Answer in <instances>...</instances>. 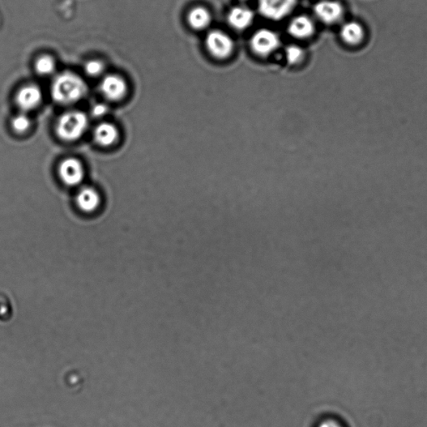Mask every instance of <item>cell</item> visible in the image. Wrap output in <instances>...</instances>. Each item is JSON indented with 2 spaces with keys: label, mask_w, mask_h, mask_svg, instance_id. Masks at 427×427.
I'll list each match as a JSON object with an SVG mask.
<instances>
[{
  "label": "cell",
  "mask_w": 427,
  "mask_h": 427,
  "mask_svg": "<svg viewBox=\"0 0 427 427\" xmlns=\"http://www.w3.org/2000/svg\"><path fill=\"white\" fill-rule=\"evenodd\" d=\"M87 85L79 75L66 72L54 79L51 95L59 104L71 105L82 100L87 95Z\"/></svg>",
  "instance_id": "obj_1"
},
{
  "label": "cell",
  "mask_w": 427,
  "mask_h": 427,
  "mask_svg": "<svg viewBox=\"0 0 427 427\" xmlns=\"http://www.w3.org/2000/svg\"><path fill=\"white\" fill-rule=\"evenodd\" d=\"M89 126L87 115L81 111L72 110L63 114L57 123V133L66 142H75L82 136Z\"/></svg>",
  "instance_id": "obj_2"
},
{
  "label": "cell",
  "mask_w": 427,
  "mask_h": 427,
  "mask_svg": "<svg viewBox=\"0 0 427 427\" xmlns=\"http://www.w3.org/2000/svg\"><path fill=\"white\" fill-rule=\"evenodd\" d=\"M204 45L211 57L217 61H225L232 57L236 49L233 38L220 29H213L207 33Z\"/></svg>",
  "instance_id": "obj_3"
},
{
  "label": "cell",
  "mask_w": 427,
  "mask_h": 427,
  "mask_svg": "<svg viewBox=\"0 0 427 427\" xmlns=\"http://www.w3.org/2000/svg\"><path fill=\"white\" fill-rule=\"evenodd\" d=\"M281 41L278 33L269 29H260L256 31L250 40V48L252 52L259 57H270L279 50Z\"/></svg>",
  "instance_id": "obj_4"
},
{
  "label": "cell",
  "mask_w": 427,
  "mask_h": 427,
  "mask_svg": "<svg viewBox=\"0 0 427 427\" xmlns=\"http://www.w3.org/2000/svg\"><path fill=\"white\" fill-rule=\"evenodd\" d=\"M297 3L298 0H258V11L264 18L278 22L292 14Z\"/></svg>",
  "instance_id": "obj_5"
},
{
  "label": "cell",
  "mask_w": 427,
  "mask_h": 427,
  "mask_svg": "<svg viewBox=\"0 0 427 427\" xmlns=\"http://www.w3.org/2000/svg\"><path fill=\"white\" fill-rule=\"evenodd\" d=\"M313 10L315 16L326 24H333L343 18V7L336 0H322L315 4Z\"/></svg>",
  "instance_id": "obj_6"
},
{
  "label": "cell",
  "mask_w": 427,
  "mask_h": 427,
  "mask_svg": "<svg viewBox=\"0 0 427 427\" xmlns=\"http://www.w3.org/2000/svg\"><path fill=\"white\" fill-rule=\"evenodd\" d=\"M59 177L67 186H75L82 182L84 177L83 165L75 158L63 160L59 167Z\"/></svg>",
  "instance_id": "obj_7"
},
{
  "label": "cell",
  "mask_w": 427,
  "mask_h": 427,
  "mask_svg": "<svg viewBox=\"0 0 427 427\" xmlns=\"http://www.w3.org/2000/svg\"><path fill=\"white\" fill-rule=\"evenodd\" d=\"M100 91L109 100H121L127 92V84L121 76L110 75L105 77L100 84Z\"/></svg>",
  "instance_id": "obj_8"
},
{
  "label": "cell",
  "mask_w": 427,
  "mask_h": 427,
  "mask_svg": "<svg viewBox=\"0 0 427 427\" xmlns=\"http://www.w3.org/2000/svg\"><path fill=\"white\" fill-rule=\"evenodd\" d=\"M287 32L297 40H307L314 36L315 25L309 16L297 15L289 23Z\"/></svg>",
  "instance_id": "obj_9"
},
{
  "label": "cell",
  "mask_w": 427,
  "mask_h": 427,
  "mask_svg": "<svg viewBox=\"0 0 427 427\" xmlns=\"http://www.w3.org/2000/svg\"><path fill=\"white\" fill-rule=\"evenodd\" d=\"M255 20V13L246 6H234L227 14V22L230 27L237 31H246Z\"/></svg>",
  "instance_id": "obj_10"
},
{
  "label": "cell",
  "mask_w": 427,
  "mask_h": 427,
  "mask_svg": "<svg viewBox=\"0 0 427 427\" xmlns=\"http://www.w3.org/2000/svg\"><path fill=\"white\" fill-rule=\"evenodd\" d=\"M42 92L40 87L35 84L27 85L20 89L16 96V103L24 111L36 108L42 100Z\"/></svg>",
  "instance_id": "obj_11"
},
{
  "label": "cell",
  "mask_w": 427,
  "mask_h": 427,
  "mask_svg": "<svg viewBox=\"0 0 427 427\" xmlns=\"http://www.w3.org/2000/svg\"><path fill=\"white\" fill-rule=\"evenodd\" d=\"M187 23L195 31H202L212 23V15L207 7L195 6L187 15Z\"/></svg>",
  "instance_id": "obj_12"
},
{
  "label": "cell",
  "mask_w": 427,
  "mask_h": 427,
  "mask_svg": "<svg viewBox=\"0 0 427 427\" xmlns=\"http://www.w3.org/2000/svg\"><path fill=\"white\" fill-rule=\"evenodd\" d=\"M76 202L81 211L92 212L100 206V195L93 188L84 187L77 195Z\"/></svg>",
  "instance_id": "obj_13"
},
{
  "label": "cell",
  "mask_w": 427,
  "mask_h": 427,
  "mask_svg": "<svg viewBox=\"0 0 427 427\" xmlns=\"http://www.w3.org/2000/svg\"><path fill=\"white\" fill-rule=\"evenodd\" d=\"M93 137L96 142L102 147H110L117 142L119 137L117 128L112 123H102L96 126L93 131Z\"/></svg>",
  "instance_id": "obj_14"
},
{
  "label": "cell",
  "mask_w": 427,
  "mask_h": 427,
  "mask_svg": "<svg viewBox=\"0 0 427 427\" xmlns=\"http://www.w3.org/2000/svg\"><path fill=\"white\" fill-rule=\"evenodd\" d=\"M340 37L345 43L350 45H356L364 38V29L361 25L355 21L345 23L340 29Z\"/></svg>",
  "instance_id": "obj_15"
},
{
  "label": "cell",
  "mask_w": 427,
  "mask_h": 427,
  "mask_svg": "<svg viewBox=\"0 0 427 427\" xmlns=\"http://www.w3.org/2000/svg\"><path fill=\"white\" fill-rule=\"evenodd\" d=\"M285 53L286 62L290 66L300 65L306 57L305 50L302 49V47L297 45L286 46Z\"/></svg>",
  "instance_id": "obj_16"
},
{
  "label": "cell",
  "mask_w": 427,
  "mask_h": 427,
  "mask_svg": "<svg viewBox=\"0 0 427 427\" xmlns=\"http://www.w3.org/2000/svg\"><path fill=\"white\" fill-rule=\"evenodd\" d=\"M36 70L40 75H50L55 70V62L52 57L45 55L38 59Z\"/></svg>",
  "instance_id": "obj_17"
},
{
  "label": "cell",
  "mask_w": 427,
  "mask_h": 427,
  "mask_svg": "<svg viewBox=\"0 0 427 427\" xmlns=\"http://www.w3.org/2000/svg\"><path fill=\"white\" fill-rule=\"evenodd\" d=\"M31 119L27 117V114H20L16 115V117L12 119L11 125L13 129H14L17 133H24L31 127Z\"/></svg>",
  "instance_id": "obj_18"
},
{
  "label": "cell",
  "mask_w": 427,
  "mask_h": 427,
  "mask_svg": "<svg viewBox=\"0 0 427 427\" xmlns=\"http://www.w3.org/2000/svg\"><path fill=\"white\" fill-rule=\"evenodd\" d=\"M85 72L89 75L96 77L99 76L104 71L105 68L103 63L99 61H89L84 68Z\"/></svg>",
  "instance_id": "obj_19"
},
{
  "label": "cell",
  "mask_w": 427,
  "mask_h": 427,
  "mask_svg": "<svg viewBox=\"0 0 427 427\" xmlns=\"http://www.w3.org/2000/svg\"><path fill=\"white\" fill-rule=\"evenodd\" d=\"M107 111H108V107L105 105L96 104L95 106H93L92 114L95 117H101L107 113Z\"/></svg>",
  "instance_id": "obj_20"
},
{
  "label": "cell",
  "mask_w": 427,
  "mask_h": 427,
  "mask_svg": "<svg viewBox=\"0 0 427 427\" xmlns=\"http://www.w3.org/2000/svg\"><path fill=\"white\" fill-rule=\"evenodd\" d=\"M318 427H343V426H341L338 424V422L334 420L328 419V420L322 421V424H320Z\"/></svg>",
  "instance_id": "obj_21"
},
{
  "label": "cell",
  "mask_w": 427,
  "mask_h": 427,
  "mask_svg": "<svg viewBox=\"0 0 427 427\" xmlns=\"http://www.w3.org/2000/svg\"><path fill=\"white\" fill-rule=\"evenodd\" d=\"M241 1L246 2V1H248V0H241Z\"/></svg>",
  "instance_id": "obj_22"
}]
</instances>
